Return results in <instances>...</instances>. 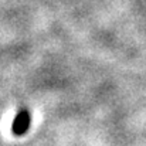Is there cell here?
<instances>
[{
    "mask_svg": "<svg viewBox=\"0 0 146 146\" xmlns=\"http://www.w3.org/2000/svg\"><path fill=\"white\" fill-rule=\"evenodd\" d=\"M30 123H31V115L29 112V109L23 108L17 112L14 121H13V125H11V132L16 135V136H21L24 135L29 128H30Z\"/></svg>",
    "mask_w": 146,
    "mask_h": 146,
    "instance_id": "6da1fadb",
    "label": "cell"
}]
</instances>
